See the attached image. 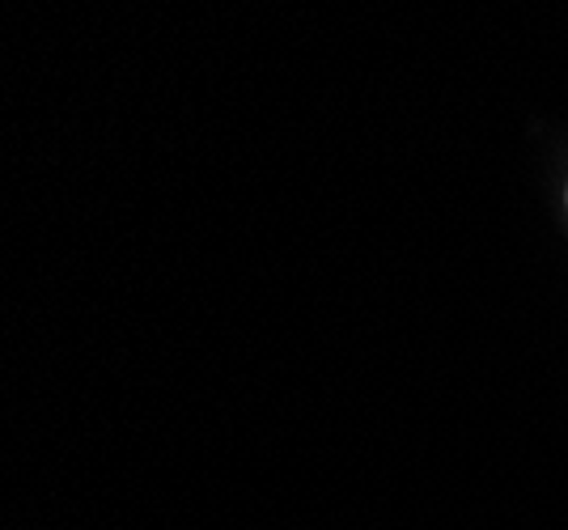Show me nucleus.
Masks as SVG:
<instances>
[{"instance_id": "f257e3e1", "label": "nucleus", "mask_w": 568, "mask_h": 530, "mask_svg": "<svg viewBox=\"0 0 568 530\" xmlns=\"http://www.w3.org/2000/svg\"><path fill=\"white\" fill-rule=\"evenodd\" d=\"M565 204H568V187H565Z\"/></svg>"}]
</instances>
